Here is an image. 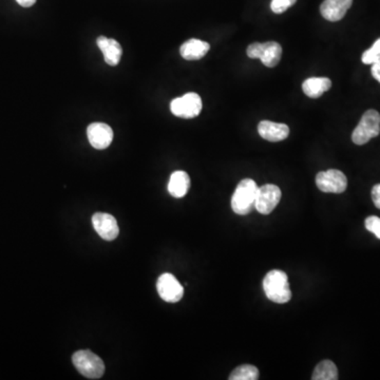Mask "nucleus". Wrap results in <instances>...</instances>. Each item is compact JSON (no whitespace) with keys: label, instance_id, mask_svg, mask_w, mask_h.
<instances>
[{"label":"nucleus","instance_id":"nucleus-10","mask_svg":"<svg viewBox=\"0 0 380 380\" xmlns=\"http://www.w3.org/2000/svg\"><path fill=\"white\" fill-rule=\"evenodd\" d=\"M88 140L93 148L103 150L111 145L113 130L109 125L104 122H92L87 129Z\"/></svg>","mask_w":380,"mask_h":380},{"label":"nucleus","instance_id":"nucleus-13","mask_svg":"<svg viewBox=\"0 0 380 380\" xmlns=\"http://www.w3.org/2000/svg\"><path fill=\"white\" fill-rule=\"evenodd\" d=\"M258 132L261 138L269 142H280L289 136L290 128L287 125L274 122L271 120H262L258 126Z\"/></svg>","mask_w":380,"mask_h":380},{"label":"nucleus","instance_id":"nucleus-18","mask_svg":"<svg viewBox=\"0 0 380 380\" xmlns=\"http://www.w3.org/2000/svg\"><path fill=\"white\" fill-rule=\"evenodd\" d=\"M312 380H336L338 379V369L331 361H322L315 367L312 376Z\"/></svg>","mask_w":380,"mask_h":380},{"label":"nucleus","instance_id":"nucleus-1","mask_svg":"<svg viewBox=\"0 0 380 380\" xmlns=\"http://www.w3.org/2000/svg\"><path fill=\"white\" fill-rule=\"evenodd\" d=\"M263 289L267 297L276 303H287L291 300L289 278L287 274L279 269H274L267 273L263 280Z\"/></svg>","mask_w":380,"mask_h":380},{"label":"nucleus","instance_id":"nucleus-11","mask_svg":"<svg viewBox=\"0 0 380 380\" xmlns=\"http://www.w3.org/2000/svg\"><path fill=\"white\" fill-rule=\"evenodd\" d=\"M94 230L101 238L106 241H112L118 238L120 228L116 218L105 212H97L92 216Z\"/></svg>","mask_w":380,"mask_h":380},{"label":"nucleus","instance_id":"nucleus-5","mask_svg":"<svg viewBox=\"0 0 380 380\" xmlns=\"http://www.w3.org/2000/svg\"><path fill=\"white\" fill-rule=\"evenodd\" d=\"M247 56L251 58H259L264 66L274 68L279 63L282 56V47L276 42H253L247 48Z\"/></svg>","mask_w":380,"mask_h":380},{"label":"nucleus","instance_id":"nucleus-7","mask_svg":"<svg viewBox=\"0 0 380 380\" xmlns=\"http://www.w3.org/2000/svg\"><path fill=\"white\" fill-rule=\"evenodd\" d=\"M316 185L324 193H342L347 187V179L337 169L322 171L316 175Z\"/></svg>","mask_w":380,"mask_h":380},{"label":"nucleus","instance_id":"nucleus-15","mask_svg":"<svg viewBox=\"0 0 380 380\" xmlns=\"http://www.w3.org/2000/svg\"><path fill=\"white\" fill-rule=\"evenodd\" d=\"M209 49L208 42L193 38L182 45L180 53L186 61H199L207 54Z\"/></svg>","mask_w":380,"mask_h":380},{"label":"nucleus","instance_id":"nucleus-16","mask_svg":"<svg viewBox=\"0 0 380 380\" xmlns=\"http://www.w3.org/2000/svg\"><path fill=\"white\" fill-rule=\"evenodd\" d=\"M331 87L332 81L328 77H310L302 84V90L310 99H318Z\"/></svg>","mask_w":380,"mask_h":380},{"label":"nucleus","instance_id":"nucleus-21","mask_svg":"<svg viewBox=\"0 0 380 380\" xmlns=\"http://www.w3.org/2000/svg\"><path fill=\"white\" fill-rule=\"evenodd\" d=\"M297 0H271V9L274 13L281 14L295 5Z\"/></svg>","mask_w":380,"mask_h":380},{"label":"nucleus","instance_id":"nucleus-9","mask_svg":"<svg viewBox=\"0 0 380 380\" xmlns=\"http://www.w3.org/2000/svg\"><path fill=\"white\" fill-rule=\"evenodd\" d=\"M281 200V190L274 184H267L259 187L257 195L256 208L262 214H269L279 204Z\"/></svg>","mask_w":380,"mask_h":380},{"label":"nucleus","instance_id":"nucleus-14","mask_svg":"<svg viewBox=\"0 0 380 380\" xmlns=\"http://www.w3.org/2000/svg\"><path fill=\"white\" fill-rule=\"evenodd\" d=\"M97 46L101 49L105 58L106 63L109 66H118L122 54V49L120 42L106 36H100L97 40Z\"/></svg>","mask_w":380,"mask_h":380},{"label":"nucleus","instance_id":"nucleus-20","mask_svg":"<svg viewBox=\"0 0 380 380\" xmlns=\"http://www.w3.org/2000/svg\"><path fill=\"white\" fill-rule=\"evenodd\" d=\"M380 58V38H378L375 42H374L372 48L369 50L365 51L363 54V63L365 65H372V63L377 61Z\"/></svg>","mask_w":380,"mask_h":380},{"label":"nucleus","instance_id":"nucleus-25","mask_svg":"<svg viewBox=\"0 0 380 380\" xmlns=\"http://www.w3.org/2000/svg\"><path fill=\"white\" fill-rule=\"evenodd\" d=\"M18 5L22 6V8H30L32 6L35 5L36 0H16Z\"/></svg>","mask_w":380,"mask_h":380},{"label":"nucleus","instance_id":"nucleus-2","mask_svg":"<svg viewBox=\"0 0 380 380\" xmlns=\"http://www.w3.org/2000/svg\"><path fill=\"white\" fill-rule=\"evenodd\" d=\"M259 187L251 179H244L238 184L232 198V208L240 216L251 214L256 206Z\"/></svg>","mask_w":380,"mask_h":380},{"label":"nucleus","instance_id":"nucleus-17","mask_svg":"<svg viewBox=\"0 0 380 380\" xmlns=\"http://www.w3.org/2000/svg\"><path fill=\"white\" fill-rule=\"evenodd\" d=\"M190 187V177L185 171H175L171 175L168 183V191L173 198L185 197Z\"/></svg>","mask_w":380,"mask_h":380},{"label":"nucleus","instance_id":"nucleus-24","mask_svg":"<svg viewBox=\"0 0 380 380\" xmlns=\"http://www.w3.org/2000/svg\"><path fill=\"white\" fill-rule=\"evenodd\" d=\"M372 75L374 79L380 83V58L375 63H372Z\"/></svg>","mask_w":380,"mask_h":380},{"label":"nucleus","instance_id":"nucleus-3","mask_svg":"<svg viewBox=\"0 0 380 380\" xmlns=\"http://www.w3.org/2000/svg\"><path fill=\"white\" fill-rule=\"evenodd\" d=\"M72 361L77 371L90 379H99L105 373L104 361L91 351L83 350L74 353Z\"/></svg>","mask_w":380,"mask_h":380},{"label":"nucleus","instance_id":"nucleus-6","mask_svg":"<svg viewBox=\"0 0 380 380\" xmlns=\"http://www.w3.org/2000/svg\"><path fill=\"white\" fill-rule=\"evenodd\" d=\"M203 104L199 94L195 92L184 94L171 103V110L173 116L181 118H195L201 113Z\"/></svg>","mask_w":380,"mask_h":380},{"label":"nucleus","instance_id":"nucleus-12","mask_svg":"<svg viewBox=\"0 0 380 380\" xmlns=\"http://www.w3.org/2000/svg\"><path fill=\"white\" fill-rule=\"evenodd\" d=\"M353 0H324L320 6L322 15L328 22H339L352 6Z\"/></svg>","mask_w":380,"mask_h":380},{"label":"nucleus","instance_id":"nucleus-4","mask_svg":"<svg viewBox=\"0 0 380 380\" xmlns=\"http://www.w3.org/2000/svg\"><path fill=\"white\" fill-rule=\"evenodd\" d=\"M380 134V114L374 109L365 112L352 134L354 144L365 145Z\"/></svg>","mask_w":380,"mask_h":380},{"label":"nucleus","instance_id":"nucleus-22","mask_svg":"<svg viewBox=\"0 0 380 380\" xmlns=\"http://www.w3.org/2000/svg\"><path fill=\"white\" fill-rule=\"evenodd\" d=\"M365 228L372 234L375 235L376 238L380 240V218L376 216H371L365 219Z\"/></svg>","mask_w":380,"mask_h":380},{"label":"nucleus","instance_id":"nucleus-23","mask_svg":"<svg viewBox=\"0 0 380 380\" xmlns=\"http://www.w3.org/2000/svg\"><path fill=\"white\" fill-rule=\"evenodd\" d=\"M372 200H373L376 207L380 209V184L374 186L373 189H372Z\"/></svg>","mask_w":380,"mask_h":380},{"label":"nucleus","instance_id":"nucleus-8","mask_svg":"<svg viewBox=\"0 0 380 380\" xmlns=\"http://www.w3.org/2000/svg\"><path fill=\"white\" fill-rule=\"evenodd\" d=\"M157 293L164 301L175 303L182 299L184 289L173 274L165 273L157 279Z\"/></svg>","mask_w":380,"mask_h":380},{"label":"nucleus","instance_id":"nucleus-19","mask_svg":"<svg viewBox=\"0 0 380 380\" xmlns=\"http://www.w3.org/2000/svg\"><path fill=\"white\" fill-rule=\"evenodd\" d=\"M258 378V369L251 365H243L236 367L230 376V380H257Z\"/></svg>","mask_w":380,"mask_h":380}]
</instances>
